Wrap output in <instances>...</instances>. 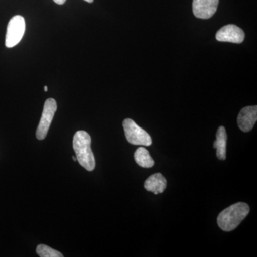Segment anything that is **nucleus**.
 I'll return each mask as SVG.
<instances>
[{
    "mask_svg": "<svg viewBox=\"0 0 257 257\" xmlns=\"http://www.w3.org/2000/svg\"><path fill=\"white\" fill-rule=\"evenodd\" d=\"M245 34L242 29L235 25H227L218 30L216 39L219 42L240 44L244 40Z\"/></svg>",
    "mask_w": 257,
    "mask_h": 257,
    "instance_id": "7",
    "label": "nucleus"
},
{
    "mask_svg": "<svg viewBox=\"0 0 257 257\" xmlns=\"http://www.w3.org/2000/svg\"><path fill=\"white\" fill-rule=\"evenodd\" d=\"M85 2H87L89 3H92L94 2V0H84Z\"/></svg>",
    "mask_w": 257,
    "mask_h": 257,
    "instance_id": "14",
    "label": "nucleus"
},
{
    "mask_svg": "<svg viewBox=\"0 0 257 257\" xmlns=\"http://www.w3.org/2000/svg\"><path fill=\"white\" fill-rule=\"evenodd\" d=\"M54 2L57 5H63L65 3L66 0H53Z\"/></svg>",
    "mask_w": 257,
    "mask_h": 257,
    "instance_id": "13",
    "label": "nucleus"
},
{
    "mask_svg": "<svg viewBox=\"0 0 257 257\" xmlns=\"http://www.w3.org/2000/svg\"><path fill=\"white\" fill-rule=\"evenodd\" d=\"M57 109V104L55 99L50 98L45 101L42 117L36 131V137L39 140H43L46 138Z\"/></svg>",
    "mask_w": 257,
    "mask_h": 257,
    "instance_id": "5",
    "label": "nucleus"
},
{
    "mask_svg": "<svg viewBox=\"0 0 257 257\" xmlns=\"http://www.w3.org/2000/svg\"><path fill=\"white\" fill-rule=\"evenodd\" d=\"M250 209L247 204L238 202L226 208L217 218V224L224 231H231L236 229L246 217Z\"/></svg>",
    "mask_w": 257,
    "mask_h": 257,
    "instance_id": "2",
    "label": "nucleus"
},
{
    "mask_svg": "<svg viewBox=\"0 0 257 257\" xmlns=\"http://www.w3.org/2000/svg\"><path fill=\"white\" fill-rule=\"evenodd\" d=\"M219 0H193V13L196 18L207 20L214 16Z\"/></svg>",
    "mask_w": 257,
    "mask_h": 257,
    "instance_id": "6",
    "label": "nucleus"
},
{
    "mask_svg": "<svg viewBox=\"0 0 257 257\" xmlns=\"http://www.w3.org/2000/svg\"><path fill=\"white\" fill-rule=\"evenodd\" d=\"M257 120V106H248L240 111L237 117L238 126L243 133L252 130Z\"/></svg>",
    "mask_w": 257,
    "mask_h": 257,
    "instance_id": "8",
    "label": "nucleus"
},
{
    "mask_svg": "<svg viewBox=\"0 0 257 257\" xmlns=\"http://www.w3.org/2000/svg\"><path fill=\"white\" fill-rule=\"evenodd\" d=\"M226 141L227 135L224 126H219L216 133V141L214 143V148L216 149V156L219 160H225L226 158Z\"/></svg>",
    "mask_w": 257,
    "mask_h": 257,
    "instance_id": "10",
    "label": "nucleus"
},
{
    "mask_svg": "<svg viewBox=\"0 0 257 257\" xmlns=\"http://www.w3.org/2000/svg\"><path fill=\"white\" fill-rule=\"evenodd\" d=\"M44 89H45V92H47V91H48V88H47V86H45V87H44Z\"/></svg>",
    "mask_w": 257,
    "mask_h": 257,
    "instance_id": "15",
    "label": "nucleus"
},
{
    "mask_svg": "<svg viewBox=\"0 0 257 257\" xmlns=\"http://www.w3.org/2000/svg\"><path fill=\"white\" fill-rule=\"evenodd\" d=\"M37 253L40 257H62L63 254L45 244H39L36 249Z\"/></svg>",
    "mask_w": 257,
    "mask_h": 257,
    "instance_id": "12",
    "label": "nucleus"
},
{
    "mask_svg": "<svg viewBox=\"0 0 257 257\" xmlns=\"http://www.w3.org/2000/svg\"><path fill=\"white\" fill-rule=\"evenodd\" d=\"M134 157L136 163L143 168H151L155 165L153 159L145 147H139L135 152Z\"/></svg>",
    "mask_w": 257,
    "mask_h": 257,
    "instance_id": "11",
    "label": "nucleus"
},
{
    "mask_svg": "<svg viewBox=\"0 0 257 257\" xmlns=\"http://www.w3.org/2000/svg\"><path fill=\"white\" fill-rule=\"evenodd\" d=\"M92 139L85 131L77 132L73 138V148L79 165L87 171L95 168L96 162L91 147Z\"/></svg>",
    "mask_w": 257,
    "mask_h": 257,
    "instance_id": "1",
    "label": "nucleus"
},
{
    "mask_svg": "<svg viewBox=\"0 0 257 257\" xmlns=\"http://www.w3.org/2000/svg\"><path fill=\"white\" fill-rule=\"evenodd\" d=\"M125 137L128 143L133 145L149 147L152 144L151 137L143 128L138 126L135 121L126 119L123 121Z\"/></svg>",
    "mask_w": 257,
    "mask_h": 257,
    "instance_id": "3",
    "label": "nucleus"
},
{
    "mask_svg": "<svg viewBox=\"0 0 257 257\" xmlns=\"http://www.w3.org/2000/svg\"><path fill=\"white\" fill-rule=\"evenodd\" d=\"M72 159H73V160L74 161V162H76V161H77V157H72Z\"/></svg>",
    "mask_w": 257,
    "mask_h": 257,
    "instance_id": "16",
    "label": "nucleus"
},
{
    "mask_svg": "<svg viewBox=\"0 0 257 257\" xmlns=\"http://www.w3.org/2000/svg\"><path fill=\"white\" fill-rule=\"evenodd\" d=\"M145 189L155 195L163 193L167 187V179L162 174H154L149 177L145 182Z\"/></svg>",
    "mask_w": 257,
    "mask_h": 257,
    "instance_id": "9",
    "label": "nucleus"
},
{
    "mask_svg": "<svg viewBox=\"0 0 257 257\" xmlns=\"http://www.w3.org/2000/svg\"><path fill=\"white\" fill-rule=\"evenodd\" d=\"M25 20L21 15H15L10 20L5 39V45L7 47L12 48L21 41L25 34Z\"/></svg>",
    "mask_w": 257,
    "mask_h": 257,
    "instance_id": "4",
    "label": "nucleus"
}]
</instances>
